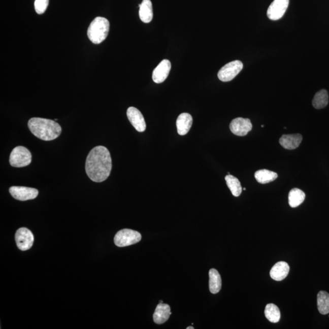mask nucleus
Segmentation results:
<instances>
[{
    "label": "nucleus",
    "instance_id": "2",
    "mask_svg": "<svg viewBox=\"0 0 329 329\" xmlns=\"http://www.w3.org/2000/svg\"><path fill=\"white\" fill-rule=\"evenodd\" d=\"M34 136L44 141L56 139L62 133V128L57 122L42 118H30L27 123Z\"/></svg>",
    "mask_w": 329,
    "mask_h": 329
},
{
    "label": "nucleus",
    "instance_id": "7",
    "mask_svg": "<svg viewBox=\"0 0 329 329\" xmlns=\"http://www.w3.org/2000/svg\"><path fill=\"white\" fill-rule=\"evenodd\" d=\"M15 239L18 249L23 251L31 248L35 240L31 231L25 227L20 228L17 231Z\"/></svg>",
    "mask_w": 329,
    "mask_h": 329
},
{
    "label": "nucleus",
    "instance_id": "4",
    "mask_svg": "<svg viewBox=\"0 0 329 329\" xmlns=\"http://www.w3.org/2000/svg\"><path fill=\"white\" fill-rule=\"evenodd\" d=\"M32 155L30 151L22 146H18L12 151L9 157V163L12 167L21 168L31 163Z\"/></svg>",
    "mask_w": 329,
    "mask_h": 329
},
{
    "label": "nucleus",
    "instance_id": "12",
    "mask_svg": "<svg viewBox=\"0 0 329 329\" xmlns=\"http://www.w3.org/2000/svg\"><path fill=\"white\" fill-rule=\"evenodd\" d=\"M172 64L170 61L164 59L158 64L152 73V79L155 83L160 84L166 80L169 76Z\"/></svg>",
    "mask_w": 329,
    "mask_h": 329
},
{
    "label": "nucleus",
    "instance_id": "17",
    "mask_svg": "<svg viewBox=\"0 0 329 329\" xmlns=\"http://www.w3.org/2000/svg\"><path fill=\"white\" fill-rule=\"evenodd\" d=\"M140 20L145 23H150L153 18V11L151 0H143L139 5Z\"/></svg>",
    "mask_w": 329,
    "mask_h": 329
},
{
    "label": "nucleus",
    "instance_id": "11",
    "mask_svg": "<svg viewBox=\"0 0 329 329\" xmlns=\"http://www.w3.org/2000/svg\"><path fill=\"white\" fill-rule=\"evenodd\" d=\"M127 117L131 124L138 132H144L146 130V125L145 118L139 111L134 107H130L127 110Z\"/></svg>",
    "mask_w": 329,
    "mask_h": 329
},
{
    "label": "nucleus",
    "instance_id": "24",
    "mask_svg": "<svg viewBox=\"0 0 329 329\" xmlns=\"http://www.w3.org/2000/svg\"><path fill=\"white\" fill-rule=\"evenodd\" d=\"M265 315L271 322L276 323L280 319V312L278 307L275 304H268L265 307Z\"/></svg>",
    "mask_w": 329,
    "mask_h": 329
},
{
    "label": "nucleus",
    "instance_id": "26",
    "mask_svg": "<svg viewBox=\"0 0 329 329\" xmlns=\"http://www.w3.org/2000/svg\"><path fill=\"white\" fill-rule=\"evenodd\" d=\"M187 329H194V327H192V326H189V327H187Z\"/></svg>",
    "mask_w": 329,
    "mask_h": 329
},
{
    "label": "nucleus",
    "instance_id": "28",
    "mask_svg": "<svg viewBox=\"0 0 329 329\" xmlns=\"http://www.w3.org/2000/svg\"><path fill=\"white\" fill-rule=\"evenodd\" d=\"M243 190H246V188H244Z\"/></svg>",
    "mask_w": 329,
    "mask_h": 329
},
{
    "label": "nucleus",
    "instance_id": "3",
    "mask_svg": "<svg viewBox=\"0 0 329 329\" xmlns=\"http://www.w3.org/2000/svg\"><path fill=\"white\" fill-rule=\"evenodd\" d=\"M110 29V23L107 18L97 17L91 21L87 30V36L94 44H100L107 38Z\"/></svg>",
    "mask_w": 329,
    "mask_h": 329
},
{
    "label": "nucleus",
    "instance_id": "5",
    "mask_svg": "<svg viewBox=\"0 0 329 329\" xmlns=\"http://www.w3.org/2000/svg\"><path fill=\"white\" fill-rule=\"evenodd\" d=\"M142 236L139 232L124 228L118 231L114 237V243L118 247H126L139 243Z\"/></svg>",
    "mask_w": 329,
    "mask_h": 329
},
{
    "label": "nucleus",
    "instance_id": "9",
    "mask_svg": "<svg viewBox=\"0 0 329 329\" xmlns=\"http://www.w3.org/2000/svg\"><path fill=\"white\" fill-rule=\"evenodd\" d=\"M289 0H274L267 11V16L271 20L280 19L285 14Z\"/></svg>",
    "mask_w": 329,
    "mask_h": 329
},
{
    "label": "nucleus",
    "instance_id": "23",
    "mask_svg": "<svg viewBox=\"0 0 329 329\" xmlns=\"http://www.w3.org/2000/svg\"><path fill=\"white\" fill-rule=\"evenodd\" d=\"M328 102V95L327 91L321 90L315 94L313 100L312 104L314 108L320 109L327 106Z\"/></svg>",
    "mask_w": 329,
    "mask_h": 329
},
{
    "label": "nucleus",
    "instance_id": "15",
    "mask_svg": "<svg viewBox=\"0 0 329 329\" xmlns=\"http://www.w3.org/2000/svg\"><path fill=\"white\" fill-rule=\"evenodd\" d=\"M289 271V265L285 261L277 262L270 271L271 278L276 281H281L288 276Z\"/></svg>",
    "mask_w": 329,
    "mask_h": 329
},
{
    "label": "nucleus",
    "instance_id": "1",
    "mask_svg": "<svg viewBox=\"0 0 329 329\" xmlns=\"http://www.w3.org/2000/svg\"><path fill=\"white\" fill-rule=\"evenodd\" d=\"M112 167L111 154L105 146H96L88 153L85 161V172L91 181H106L111 174Z\"/></svg>",
    "mask_w": 329,
    "mask_h": 329
},
{
    "label": "nucleus",
    "instance_id": "20",
    "mask_svg": "<svg viewBox=\"0 0 329 329\" xmlns=\"http://www.w3.org/2000/svg\"><path fill=\"white\" fill-rule=\"evenodd\" d=\"M306 194L303 191L299 188H293L289 191L288 194V203L292 208L301 205L304 202Z\"/></svg>",
    "mask_w": 329,
    "mask_h": 329
},
{
    "label": "nucleus",
    "instance_id": "22",
    "mask_svg": "<svg viewBox=\"0 0 329 329\" xmlns=\"http://www.w3.org/2000/svg\"><path fill=\"white\" fill-rule=\"evenodd\" d=\"M227 185L230 189L232 194L234 196H239L242 191V185H241L239 180L233 175H227L225 177Z\"/></svg>",
    "mask_w": 329,
    "mask_h": 329
},
{
    "label": "nucleus",
    "instance_id": "16",
    "mask_svg": "<svg viewBox=\"0 0 329 329\" xmlns=\"http://www.w3.org/2000/svg\"><path fill=\"white\" fill-rule=\"evenodd\" d=\"M171 312L170 307L167 304L159 303L155 310L153 320L157 324H163L169 319Z\"/></svg>",
    "mask_w": 329,
    "mask_h": 329
},
{
    "label": "nucleus",
    "instance_id": "27",
    "mask_svg": "<svg viewBox=\"0 0 329 329\" xmlns=\"http://www.w3.org/2000/svg\"><path fill=\"white\" fill-rule=\"evenodd\" d=\"M261 127H264V125H261Z\"/></svg>",
    "mask_w": 329,
    "mask_h": 329
},
{
    "label": "nucleus",
    "instance_id": "6",
    "mask_svg": "<svg viewBox=\"0 0 329 329\" xmlns=\"http://www.w3.org/2000/svg\"><path fill=\"white\" fill-rule=\"evenodd\" d=\"M243 68V64L240 60L232 61L219 70L218 77L222 82L231 81L239 75Z\"/></svg>",
    "mask_w": 329,
    "mask_h": 329
},
{
    "label": "nucleus",
    "instance_id": "18",
    "mask_svg": "<svg viewBox=\"0 0 329 329\" xmlns=\"http://www.w3.org/2000/svg\"><path fill=\"white\" fill-rule=\"evenodd\" d=\"M222 282L220 274L214 268L209 271V289L212 294H216L220 291Z\"/></svg>",
    "mask_w": 329,
    "mask_h": 329
},
{
    "label": "nucleus",
    "instance_id": "8",
    "mask_svg": "<svg viewBox=\"0 0 329 329\" xmlns=\"http://www.w3.org/2000/svg\"><path fill=\"white\" fill-rule=\"evenodd\" d=\"M9 193L15 200L21 201L35 199L39 191L36 188L13 186L9 188Z\"/></svg>",
    "mask_w": 329,
    "mask_h": 329
},
{
    "label": "nucleus",
    "instance_id": "19",
    "mask_svg": "<svg viewBox=\"0 0 329 329\" xmlns=\"http://www.w3.org/2000/svg\"><path fill=\"white\" fill-rule=\"evenodd\" d=\"M255 178L258 183L262 184H268L275 181L278 175L275 172L268 170H260L255 173Z\"/></svg>",
    "mask_w": 329,
    "mask_h": 329
},
{
    "label": "nucleus",
    "instance_id": "13",
    "mask_svg": "<svg viewBox=\"0 0 329 329\" xmlns=\"http://www.w3.org/2000/svg\"><path fill=\"white\" fill-rule=\"evenodd\" d=\"M193 124V118L188 113H183L177 119L176 126L178 133L180 136H185L187 134Z\"/></svg>",
    "mask_w": 329,
    "mask_h": 329
},
{
    "label": "nucleus",
    "instance_id": "10",
    "mask_svg": "<svg viewBox=\"0 0 329 329\" xmlns=\"http://www.w3.org/2000/svg\"><path fill=\"white\" fill-rule=\"evenodd\" d=\"M231 132L237 136H245L251 130L252 124L248 118H237L230 124Z\"/></svg>",
    "mask_w": 329,
    "mask_h": 329
},
{
    "label": "nucleus",
    "instance_id": "21",
    "mask_svg": "<svg viewBox=\"0 0 329 329\" xmlns=\"http://www.w3.org/2000/svg\"><path fill=\"white\" fill-rule=\"evenodd\" d=\"M317 305L319 312L322 315H327L329 313V294L324 291L318 292L317 295Z\"/></svg>",
    "mask_w": 329,
    "mask_h": 329
},
{
    "label": "nucleus",
    "instance_id": "14",
    "mask_svg": "<svg viewBox=\"0 0 329 329\" xmlns=\"http://www.w3.org/2000/svg\"><path fill=\"white\" fill-rule=\"evenodd\" d=\"M302 140H303V136L300 134H288V135H283L279 140V143L282 147L292 150L299 147Z\"/></svg>",
    "mask_w": 329,
    "mask_h": 329
},
{
    "label": "nucleus",
    "instance_id": "25",
    "mask_svg": "<svg viewBox=\"0 0 329 329\" xmlns=\"http://www.w3.org/2000/svg\"><path fill=\"white\" fill-rule=\"evenodd\" d=\"M49 4V0H36L35 8L37 14H43L47 10Z\"/></svg>",
    "mask_w": 329,
    "mask_h": 329
}]
</instances>
